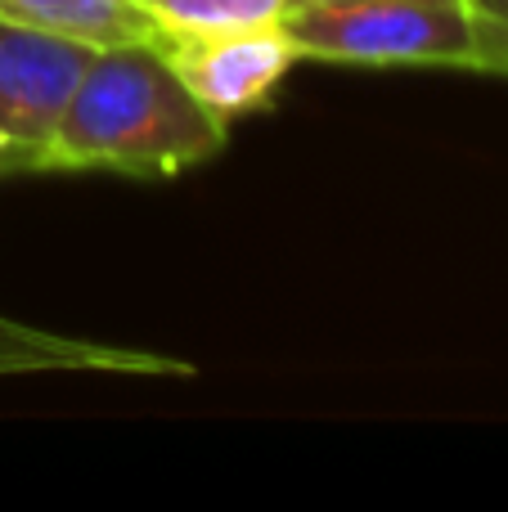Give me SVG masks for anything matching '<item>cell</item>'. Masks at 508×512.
I'll return each mask as SVG.
<instances>
[{"mask_svg":"<svg viewBox=\"0 0 508 512\" xmlns=\"http://www.w3.org/2000/svg\"><path fill=\"white\" fill-rule=\"evenodd\" d=\"M18 373H113V378H194V364L180 355L144 351V346L95 342L27 319L0 315V378Z\"/></svg>","mask_w":508,"mask_h":512,"instance_id":"5b68a950","label":"cell"},{"mask_svg":"<svg viewBox=\"0 0 508 512\" xmlns=\"http://www.w3.org/2000/svg\"><path fill=\"white\" fill-rule=\"evenodd\" d=\"M99 45L0 18V140L5 171H41L50 135Z\"/></svg>","mask_w":508,"mask_h":512,"instance_id":"3957f363","label":"cell"},{"mask_svg":"<svg viewBox=\"0 0 508 512\" xmlns=\"http://www.w3.org/2000/svg\"><path fill=\"white\" fill-rule=\"evenodd\" d=\"M0 18L90 45H158L167 27L144 0H0Z\"/></svg>","mask_w":508,"mask_h":512,"instance_id":"8992f818","label":"cell"},{"mask_svg":"<svg viewBox=\"0 0 508 512\" xmlns=\"http://www.w3.org/2000/svg\"><path fill=\"white\" fill-rule=\"evenodd\" d=\"M468 5H477L482 14H491V18H500V23H508V0H468Z\"/></svg>","mask_w":508,"mask_h":512,"instance_id":"ba28073f","label":"cell"},{"mask_svg":"<svg viewBox=\"0 0 508 512\" xmlns=\"http://www.w3.org/2000/svg\"><path fill=\"white\" fill-rule=\"evenodd\" d=\"M297 59L365 68H464L508 77V23L468 0L302 5L284 23Z\"/></svg>","mask_w":508,"mask_h":512,"instance_id":"7a4b0ae2","label":"cell"},{"mask_svg":"<svg viewBox=\"0 0 508 512\" xmlns=\"http://www.w3.org/2000/svg\"><path fill=\"white\" fill-rule=\"evenodd\" d=\"M225 126L189 95L158 45H104L72 90L41 171L167 180L216 158Z\"/></svg>","mask_w":508,"mask_h":512,"instance_id":"6da1fadb","label":"cell"},{"mask_svg":"<svg viewBox=\"0 0 508 512\" xmlns=\"http://www.w3.org/2000/svg\"><path fill=\"white\" fill-rule=\"evenodd\" d=\"M144 5H149V0H144Z\"/></svg>","mask_w":508,"mask_h":512,"instance_id":"8fae6325","label":"cell"},{"mask_svg":"<svg viewBox=\"0 0 508 512\" xmlns=\"http://www.w3.org/2000/svg\"><path fill=\"white\" fill-rule=\"evenodd\" d=\"M0 176H5V140H0Z\"/></svg>","mask_w":508,"mask_h":512,"instance_id":"30bf717a","label":"cell"},{"mask_svg":"<svg viewBox=\"0 0 508 512\" xmlns=\"http://www.w3.org/2000/svg\"><path fill=\"white\" fill-rule=\"evenodd\" d=\"M311 0H149L167 32H221V27H284Z\"/></svg>","mask_w":508,"mask_h":512,"instance_id":"52a82bcc","label":"cell"},{"mask_svg":"<svg viewBox=\"0 0 508 512\" xmlns=\"http://www.w3.org/2000/svg\"><path fill=\"white\" fill-rule=\"evenodd\" d=\"M162 59L189 95L221 122L248 117L293 72L297 50L284 27H221V32H167Z\"/></svg>","mask_w":508,"mask_h":512,"instance_id":"277c9868","label":"cell"},{"mask_svg":"<svg viewBox=\"0 0 508 512\" xmlns=\"http://www.w3.org/2000/svg\"><path fill=\"white\" fill-rule=\"evenodd\" d=\"M311 5H365V0H311ZM477 9V5H473Z\"/></svg>","mask_w":508,"mask_h":512,"instance_id":"9c48e42d","label":"cell"}]
</instances>
